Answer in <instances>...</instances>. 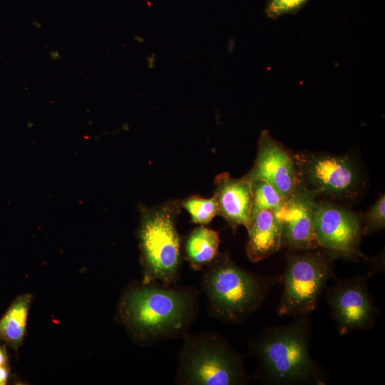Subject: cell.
<instances>
[{
    "instance_id": "6da1fadb",
    "label": "cell",
    "mask_w": 385,
    "mask_h": 385,
    "mask_svg": "<svg viewBox=\"0 0 385 385\" xmlns=\"http://www.w3.org/2000/svg\"><path fill=\"white\" fill-rule=\"evenodd\" d=\"M267 327L250 343L257 361L255 377L269 385H324L328 376L311 354L310 314Z\"/></svg>"
},
{
    "instance_id": "7a4b0ae2",
    "label": "cell",
    "mask_w": 385,
    "mask_h": 385,
    "mask_svg": "<svg viewBox=\"0 0 385 385\" xmlns=\"http://www.w3.org/2000/svg\"><path fill=\"white\" fill-rule=\"evenodd\" d=\"M196 310L197 298L192 290L142 283L125 293L119 315L134 339L140 344H153L185 336Z\"/></svg>"
},
{
    "instance_id": "3957f363",
    "label": "cell",
    "mask_w": 385,
    "mask_h": 385,
    "mask_svg": "<svg viewBox=\"0 0 385 385\" xmlns=\"http://www.w3.org/2000/svg\"><path fill=\"white\" fill-rule=\"evenodd\" d=\"M202 287L210 314L227 323L244 322L262 306L281 275L263 277L237 266L227 253H219L205 266Z\"/></svg>"
},
{
    "instance_id": "277c9868",
    "label": "cell",
    "mask_w": 385,
    "mask_h": 385,
    "mask_svg": "<svg viewBox=\"0 0 385 385\" xmlns=\"http://www.w3.org/2000/svg\"><path fill=\"white\" fill-rule=\"evenodd\" d=\"M179 200L142 208L138 238L143 284L175 285L181 267V245L176 222Z\"/></svg>"
},
{
    "instance_id": "5b68a950",
    "label": "cell",
    "mask_w": 385,
    "mask_h": 385,
    "mask_svg": "<svg viewBox=\"0 0 385 385\" xmlns=\"http://www.w3.org/2000/svg\"><path fill=\"white\" fill-rule=\"evenodd\" d=\"M178 354L176 380L185 385H243L248 383L242 356L221 336H185Z\"/></svg>"
},
{
    "instance_id": "8992f818",
    "label": "cell",
    "mask_w": 385,
    "mask_h": 385,
    "mask_svg": "<svg viewBox=\"0 0 385 385\" xmlns=\"http://www.w3.org/2000/svg\"><path fill=\"white\" fill-rule=\"evenodd\" d=\"M285 257L277 314L293 317L311 314L318 308L329 282L336 277L333 268L336 260L319 247L302 252L288 251Z\"/></svg>"
},
{
    "instance_id": "52a82bcc",
    "label": "cell",
    "mask_w": 385,
    "mask_h": 385,
    "mask_svg": "<svg viewBox=\"0 0 385 385\" xmlns=\"http://www.w3.org/2000/svg\"><path fill=\"white\" fill-rule=\"evenodd\" d=\"M294 157L299 180L318 197L352 200L361 192V171L348 155L299 153Z\"/></svg>"
},
{
    "instance_id": "ba28073f",
    "label": "cell",
    "mask_w": 385,
    "mask_h": 385,
    "mask_svg": "<svg viewBox=\"0 0 385 385\" xmlns=\"http://www.w3.org/2000/svg\"><path fill=\"white\" fill-rule=\"evenodd\" d=\"M313 226L319 247L337 260L369 261L360 250L362 215L329 200H316Z\"/></svg>"
},
{
    "instance_id": "9c48e42d",
    "label": "cell",
    "mask_w": 385,
    "mask_h": 385,
    "mask_svg": "<svg viewBox=\"0 0 385 385\" xmlns=\"http://www.w3.org/2000/svg\"><path fill=\"white\" fill-rule=\"evenodd\" d=\"M371 273L340 279L327 286V302L336 322L338 332L344 336L351 332L370 329L379 313L367 282Z\"/></svg>"
},
{
    "instance_id": "30bf717a",
    "label": "cell",
    "mask_w": 385,
    "mask_h": 385,
    "mask_svg": "<svg viewBox=\"0 0 385 385\" xmlns=\"http://www.w3.org/2000/svg\"><path fill=\"white\" fill-rule=\"evenodd\" d=\"M317 197L299 180L291 196L274 212L281 225V249L296 252L319 248L313 226Z\"/></svg>"
},
{
    "instance_id": "8fae6325",
    "label": "cell",
    "mask_w": 385,
    "mask_h": 385,
    "mask_svg": "<svg viewBox=\"0 0 385 385\" xmlns=\"http://www.w3.org/2000/svg\"><path fill=\"white\" fill-rule=\"evenodd\" d=\"M244 177L250 182L256 179L267 181L284 200L299 183L294 155L267 130L260 135L255 163Z\"/></svg>"
},
{
    "instance_id": "7c38bea8",
    "label": "cell",
    "mask_w": 385,
    "mask_h": 385,
    "mask_svg": "<svg viewBox=\"0 0 385 385\" xmlns=\"http://www.w3.org/2000/svg\"><path fill=\"white\" fill-rule=\"evenodd\" d=\"M215 185L213 197L218 215L232 229L247 227L252 217L251 183L244 176L235 178L228 173H222L215 177Z\"/></svg>"
},
{
    "instance_id": "4fadbf2b",
    "label": "cell",
    "mask_w": 385,
    "mask_h": 385,
    "mask_svg": "<svg viewBox=\"0 0 385 385\" xmlns=\"http://www.w3.org/2000/svg\"><path fill=\"white\" fill-rule=\"evenodd\" d=\"M246 228V253L251 262L262 261L281 249V225L274 211L264 210L252 214Z\"/></svg>"
},
{
    "instance_id": "5bb4252c",
    "label": "cell",
    "mask_w": 385,
    "mask_h": 385,
    "mask_svg": "<svg viewBox=\"0 0 385 385\" xmlns=\"http://www.w3.org/2000/svg\"><path fill=\"white\" fill-rule=\"evenodd\" d=\"M220 242L218 232L204 225L195 228L184 245L185 257L191 268L200 270L212 262L219 254Z\"/></svg>"
},
{
    "instance_id": "9a60e30c",
    "label": "cell",
    "mask_w": 385,
    "mask_h": 385,
    "mask_svg": "<svg viewBox=\"0 0 385 385\" xmlns=\"http://www.w3.org/2000/svg\"><path fill=\"white\" fill-rule=\"evenodd\" d=\"M31 296L18 297L0 319V340L14 349L22 343L26 332V324Z\"/></svg>"
},
{
    "instance_id": "2e32d148",
    "label": "cell",
    "mask_w": 385,
    "mask_h": 385,
    "mask_svg": "<svg viewBox=\"0 0 385 385\" xmlns=\"http://www.w3.org/2000/svg\"><path fill=\"white\" fill-rule=\"evenodd\" d=\"M252 214L264 210L277 211L284 200L269 183L256 179L251 182Z\"/></svg>"
},
{
    "instance_id": "e0dca14e",
    "label": "cell",
    "mask_w": 385,
    "mask_h": 385,
    "mask_svg": "<svg viewBox=\"0 0 385 385\" xmlns=\"http://www.w3.org/2000/svg\"><path fill=\"white\" fill-rule=\"evenodd\" d=\"M180 205L189 213L191 221L200 225L211 222L218 215L217 203L214 197L205 198L199 195H192L179 200Z\"/></svg>"
},
{
    "instance_id": "ac0fdd59",
    "label": "cell",
    "mask_w": 385,
    "mask_h": 385,
    "mask_svg": "<svg viewBox=\"0 0 385 385\" xmlns=\"http://www.w3.org/2000/svg\"><path fill=\"white\" fill-rule=\"evenodd\" d=\"M363 221V235H368L382 230L385 227V196L384 193L375 200L366 212Z\"/></svg>"
},
{
    "instance_id": "d6986e66",
    "label": "cell",
    "mask_w": 385,
    "mask_h": 385,
    "mask_svg": "<svg viewBox=\"0 0 385 385\" xmlns=\"http://www.w3.org/2000/svg\"><path fill=\"white\" fill-rule=\"evenodd\" d=\"M310 0H268L265 7L267 17H279L293 14L304 7Z\"/></svg>"
},
{
    "instance_id": "ffe728a7",
    "label": "cell",
    "mask_w": 385,
    "mask_h": 385,
    "mask_svg": "<svg viewBox=\"0 0 385 385\" xmlns=\"http://www.w3.org/2000/svg\"><path fill=\"white\" fill-rule=\"evenodd\" d=\"M9 376V371L6 365L0 366V385L6 384Z\"/></svg>"
},
{
    "instance_id": "44dd1931",
    "label": "cell",
    "mask_w": 385,
    "mask_h": 385,
    "mask_svg": "<svg viewBox=\"0 0 385 385\" xmlns=\"http://www.w3.org/2000/svg\"><path fill=\"white\" fill-rule=\"evenodd\" d=\"M7 356L5 350L0 347V366L6 365Z\"/></svg>"
},
{
    "instance_id": "7402d4cb",
    "label": "cell",
    "mask_w": 385,
    "mask_h": 385,
    "mask_svg": "<svg viewBox=\"0 0 385 385\" xmlns=\"http://www.w3.org/2000/svg\"><path fill=\"white\" fill-rule=\"evenodd\" d=\"M49 56L52 60H58L61 58V54L57 50H52L49 52Z\"/></svg>"
}]
</instances>
